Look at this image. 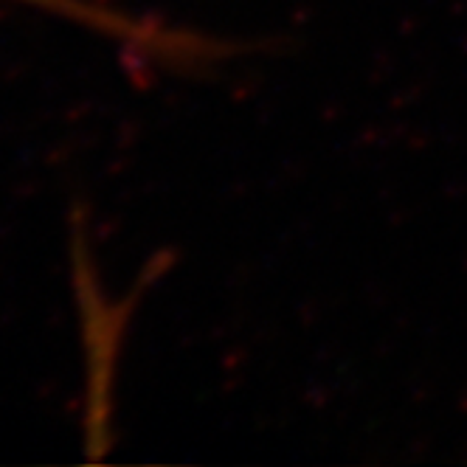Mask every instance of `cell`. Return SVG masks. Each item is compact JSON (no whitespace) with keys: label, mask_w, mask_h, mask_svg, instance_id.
I'll list each match as a JSON object with an SVG mask.
<instances>
[{"label":"cell","mask_w":467,"mask_h":467,"mask_svg":"<svg viewBox=\"0 0 467 467\" xmlns=\"http://www.w3.org/2000/svg\"><path fill=\"white\" fill-rule=\"evenodd\" d=\"M12 4L48 12L65 23H74L93 35H102L116 46H130L141 37V17L116 9L102 0H12Z\"/></svg>","instance_id":"6da1fadb"}]
</instances>
